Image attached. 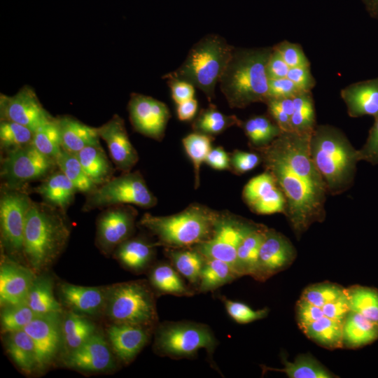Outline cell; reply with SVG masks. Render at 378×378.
Listing matches in <instances>:
<instances>
[{"label":"cell","mask_w":378,"mask_h":378,"mask_svg":"<svg viewBox=\"0 0 378 378\" xmlns=\"http://www.w3.org/2000/svg\"><path fill=\"white\" fill-rule=\"evenodd\" d=\"M238 278L232 267L227 262L216 258H206L197 292H213Z\"/></svg>","instance_id":"8d00e7d4"},{"label":"cell","mask_w":378,"mask_h":378,"mask_svg":"<svg viewBox=\"0 0 378 378\" xmlns=\"http://www.w3.org/2000/svg\"><path fill=\"white\" fill-rule=\"evenodd\" d=\"M4 344L10 358L26 374L38 370L34 342L24 330L5 333Z\"/></svg>","instance_id":"4dcf8cb0"},{"label":"cell","mask_w":378,"mask_h":378,"mask_svg":"<svg viewBox=\"0 0 378 378\" xmlns=\"http://www.w3.org/2000/svg\"><path fill=\"white\" fill-rule=\"evenodd\" d=\"M234 49L223 36L209 34L192 46L180 66L162 78L187 81L200 89L211 102Z\"/></svg>","instance_id":"8992f818"},{"label":"cell","mask_w":378,"mask_h":378,"mask_svg":"<svg viewBox=\"0 0 378 378\" xmlns=\"http://www.w3.org/2000/svg\"><path fill=\"white\" fill-rule=\"evenodd\" d=\"M369 14L378 19V0H362Z\"/></svg>","instance_id":"e7e4bbea"},{"label":"cell","mask_w":378,"mask_h":378,"mask_svg":"<svg viewBox=\"0 0 378 378\" xmlns=\"http://www.w3.org/2000/svg\"><path fill=\"white\" fill-rule=\"evenodd\" d=\"M205 162L214 169H230V155L223 147L219 146L211 148Z\"/></svg>","instance_id":"6125c7cd"},{"label":"cell","mask_w":378,"mask_h":378,"mask_svg":"<svg viewBox=\"0 0 378 378\" xmlns=\"http://www.w3.org/2000/svg\"><path fill=\"white\" fill-rule=\"evenodd\" d=\"M66 212L45 202L32 201L25 223L23 256L36 273L59 258L70 237Z\"/></svg>","instance_id":"7a4b0ae2"},{"label":"cell","mask_w":378,"mask_h":378,"mask_svg":"<svg viewBox=\"0 0 378 378\" xmlns=\"http://www.w3.org/2000/svg\"><path fill=\"white\" fill-rule=\"evenodd\" d=\"M43 202L66 212L77 191L73 183L60 171H55L34 188Z\"/></svg>","instance_id":"83f0119b"},{"label":"cell","mask_w":378,"mask_h":378,"mask_svg":"<svg viewBox=\"0 0 378 378\" xmlns=\"http://www.w3.org/2000/svg\"><path fill=\"white\" fill-rule=\"evenodd\" d=\"M267 228L260 224L244 239L239 246L234 266L239 277L252 275Z\"/></svg>","instance_id":"d6a6232c"},{"label":"cell","mask_w":378,"mask_h":378,"mask_svg":"<svg viewBox=\"0 0 378 378\" xmlns=\"http://www.w3.org/2000/svg\"><path fill=\"white\" fill-rule=\"evenodd\" d=\"M343 322L342 320L324 316L309 324L302 331L317 344L328 349H336L343 347Z\"/></svg>","instance_id":"836d02e7"},{"label":"cell","mask_w":378,"mask_h":378,"mask_svg":"<svg viewBox=\"0 0 378 378\" xmlns=\"http://www.w3.org/2000/svg\"><path fill=\"white\" fill-rule=\"evenodd\" d=\"M36 273L3 255L0 267L1 307L26 302Z\"/></svg>","instance_id":"44dd1931"},{"label":"cell","mask_w":378,"mask_h":378,"mask_svg":"<svg viewBox=\"0 0 378 378\" xmlns=\"http://www.w3.org/2000/svg\"><path fill=\"white\" fill-rule=\"evenodd\" d=\"M157 202L141 174L137 171L129 172L111 178L86 194L82 211L88 212L119 204L149 209Z\"/></svg>","instance_id":"9c48e42d"},{"label":"cell","mask_w":378,"mask_h":378,"mask_svg":"<svg viewBox=\"0 0 378 378\" xmlns=\"http://www.w3.org/2000/svg\"><path fill=\"white\" fill-rule=\"evenodd\" d=\"M64 150L76 153L86 146L100 145L97 128L70 115L57 117Z\"/></svg>","instance_id":"4316f807"},{"label":"cell","mask_w":378,"mask_h":378,"mask_svg":"<svg viewBox=\"0 0 378 378\" xmlns=\"http://www.w3.org/2000/svg\"><path fill=\"white\" fill-rule=\"evenodd\" d=\"M95 332L94 324L87 316L70 310L62 318L63 345L67 353L78 348Z\"/></svg>","instance_id":"74e56055"},{"label":"cell","mask_w":378,"mask_h":378,"mask_svg":"<svg viewBox=\"0 0 378 378\" xmlns=\"http://www.w3.org/2000/svg\"><path fill=\"white\" fill-rule=\"evenodd\" d=\"M284 368H272L261 365L263 371H277L285 373L290 378H332L337 377L318 360L309 354H301L293 362L282 356Z\"/></svg>","instance_id":"d590c367"},{"label":"cell","mask_w":378,"mask_h":378,"mask_svg":"<svg viewBox=\"0 0 378 378\" xmlns=\"http://www.w3.org/2000/svg\"><path fill=\"white\" fill-rule=\"evenodd\" d=\"M301 92L288 77L268 80L267 99L293 98Z\"/></svg>","instance_id":"db71d44e"},{"label":"cell","mask_w":378,"mask_h":378,"mask_svg":"<svg viewBox=\"0 0 378 378\" xmlns=\"http://www.w3.org/2000/svg\"><path fill=\"white\" fill-rule=\"evenodd\" d=\"M262 162L260 154L255 152H246L235 150L230 155V169L238 175L246 173Z\"/></svg>","instance_id":"f5cc1de1"},{"label":"cell","mask_w":378,"mask_h":378,"mask_svg":"<svg viewBox=\"0 0 378 378\" xmlns=\"http://www.w3.org/2000/svg\"><path fill=\"white\" fill-rule=\"evenodd\" d=\"M309 151L328 194L340 195L352 186L360 161L358 150L341 130L328 125H316L310 136Z\"/></svg>","instance_id":"277c9868"},{"label":"cell","mask_w":378,"mask_h":378,"mask_svg":"<svg viewBox=\"0 0 378 378\" xmlns=\"http://www.w3.org/2000/svg\"><path fill=\"white\" fill-rule=\"evenodd\" d=\"M26 302L36 314L62 312V307L53 293L52 279L48 275L36 276Z\"/></svg>","instance_id":"e575fe53"},{"label":"cell","mask_w":378,"mask_h":378,"mask_svg":"<svg viewBox=\"0 0 378 378\" xmlns=\"http://www.w3.org/2000/svg\"><path fill=\"white\" fill-rule=\"evenodd\" d=\"M62 313L37 314L24 328L34 342L39 370L53 363L63 344Z\"/></svg>","instance_id":"5bb4252c"},{"label":"cell","mask_w":378,"mask_h":378,"mask_svg":"<svg viewBox=\"0 0 378 378\" xmlns=\"http://www.w3.org/2000/svg\"><path fill=\"white\" fill-rule=\"evenodd\" d=\"M55 161L59 170L73 183L77 191L88 194L98 186L87 175L75 154L62 148Z\"/></svg>","instance_id":"7bdbcfd3"},{"label":"cell","mask_w":378,"mask_h":378,"mask_svg":"<svg viewBox=\"0 0 378 378\" xmlns=\"http://www.w3.org/2000/svg\"><path fill=\"white\" fill-rule=\"evenodd\" d=\"M350 311L358 313L378 323V290L354 285L346 288Z\"/></svg>","instance_id":"60d3db41"},{"label":"cell","mask_w":378,"mask_h":378,"mask_svg":"<svg viewBox=\"0 0 378 378\" xmlns=\"http://www.w3.org/2000/svg\"><path fill=\"white\" fill-rule=\"evenodd\" d=\"M153 350L171 359H193L205 349L210 360L218 345L214 332L206 324L192 321L158 323L153 332Z\"/></svg>","instance_id":"52a82bcc"},{"label":"cell","mask_w":378,"mask_h":378,"mask_svg":"<svg viewBox=\"0 0 378 378\" xmlns=\"http://www.w3.org/2000/svg\"><path fill=\"white\" fill-rule=\"evenodd\" d=\"M158 295L146 280L130 281L108 286L104 313L111 323L155 328L158 324Z\"/></svg>","instance_id":"ba28073f"},{"label":"cell","mask_w":378,"mask_h":378,"mask_svg":"<svg viewBox=\"0 0 378 378\" xmlns=\"http://www.w3.org/2000/svg\"><path fill=\"white\" fill-rule=\"evenodd\" d=\"M267 113L282 132H292L293 98L268 99L265 102Z\"/></svg>","instance_id":"f907efd6"},{"label":"cell","mask_w":378,"mask_h":378,"mask_svg":"<svg viewBox=\"0 0 378 378\" xmlns=\"http://www.w3.org/2000/svg\"><path fill=\"white\" fill-rule=\"evenodd\" d=\"M127 110L130 123L136 132L154 140L163 139L171 117L167 104L148 95L132 93Z\"/></svg>","instance_id":"9a60e30c"},{"label":"cell","mask_w":378,"mask_h":378,"mask_svg":"<svg viewBox=\"0 0 378 378\" xmlns=\"http://www.w3.org/2000/svg\"><path fill=\"white\" fill-rule=\"evenodd\" d=\"M34 132L18 122L1 120L0 145L1 148L8 151L31 144Z\"/></svg>","instance_id":"bcb514c9"},{"label":"cell","mask_w":378,"mask_h":378,"mask_svg":"<svg viewBox=\"0 0 378 378\" xmlns=\"http://www.w3.org/2000/svg\"><path fill=\"white\" fill-rule=\"evenodd\" d=\"M1 167L3 188L21 189L30 181L44 179L55 171L56 161L31 144L6 151Z\"/></svg>","instance_id":"30bf717a"},{"label":"cell","mask_w":378,"mask_h":378,"mask_svg":"<svg viewBox=\"0 0 378 378\" xmlns=\"http://www.w3.org/2000/svg\"><path fill=\"white\" fill-rule=\"evenodd\" d=\"M227 314L237 323L246 324L265 318L269 314V309L255 310L247 304L231 300L225 296H219Z\"/></svg>","instance_id":"681fc988"},{"label":"cell","mask_w":378,"mask_h":378,"mask_svg":"<svg viewBox=\"0 0 378 378\" xmlns=\"http://www.w3.org/2000/svg\"><path fill=\"white\" fill-rule=\"evenodd\" d=\"M74 154L87 175L97 186L113 178V168L101 145L86 146Z\"/></svg>","instance_id":"1f68e13d"},{"label":"cell","mask_w":378,"mask_h":378,"mask_svg":"<svg viewBox=\"0 0 378 378\" xmlns=\"http://www.w3.org/2000/svg\"><path fill=\"white\" fill-rule=\"evenodd\" d=\"M0 114L1 120L18 122L34 132L54 118L43 108L34 89L28 85L12 96L1 94Z\"/></svg>","instance_id":"2e32d148"},{"label":"cell","mask_w":378,"mask_h":378,"mask_svg":"<svg viewBox=\"0 0 378 378\" xmlns=\"http://www.w3.org/2000/svg\"><path fill=\"white\" fill-rule=\"evenodd\" d=\"M108 288L62 283L59 285V295L70 310L85 316H94L104 311Z\"/></svg>","instance_id":"603a6c76"},{"label":"cell","mask_w":378,"mask_h":378,"mask_svg":"<svg viewBox=\"0 0 378 378\" xmlns=\"http://www.w3.org/2000/svg\"><path fill=\"white\" fill-rule=\"evenodd\" d=\"M325 316L344 321L347 314L350 312L346 292L338 298L326 304L322 307Z\"/></svg>","instance_id":"91938a15"},{"label":"cell","mask_w":378,"mask_h":378,"mask_svg":"<svg viewBox=\"0 0 378 378\" xmlns=\"http://www.w3.org/2000/svg\"><path fill=\"white\" fill-rule=\"evenodd\" d=\"M260 225L239 216L220 214L210 239L195 247L206 258L223 260L234 269L239 246Z\"/></svg>","instance_id":"8fae6325"},{"label":"cell","mask_w":378,"mask_h":378,"mask_svg":"<svg viewBox=\"0 0 378 378\" xmlns=\"http://www.w3.org/2000/svg\"><path fill=\"white\" fill-rule=\"evenodd\" d=\"M358 157L360 161L378 164V115L374 117V122L369 131L365 144L358 150Z\"/></svg>","instance_id":"9f6ffc18"},{"label":"cell","mask_w":378,"mask_h":378,"mask_svg":"<svg viewBox=\"0 0 378 378\" xmlns=\"http://www.w3.org/2000/svg\"><path fill=\"white\" fill-rule=\"evenodd\" d=\"M244 202L251 211L260 215L284 214L286 199L274 177L265 171L252 178L242 192Z\"/></svg>","instance_id":"ac0fdd59"},{"label":"cell","mask_w":378,"mask_h":378,"mask_svg":"<svg viewBox=\"0 0 378 378\" xmlns=\"http://www.w3.org/2000/svg\"><path fill=\"white\" fill-rule=\"evenodd\" d=\"M290 68L310 66V62L300 44L282 41L273 46Z\"/></svg>","instance_id":"816d5d0a"},{"label":"cell","mask_w":378,"mask_h":378,"mask_svg":"<svg viewBox=\"0 0 378 378\" xmlns=\"http://www.w3.org/2000/svg\"><path fill=\"white\" fill-rule=\"evenodd\" d=\"M154 330L135 324L111 323L106 333L115 355L122 363L128 365L148 343Z\"/></svg>","instance_id":"7402d4cb"},{"label":"cell","mask_w":378,"mask_h":378,"mask_svg":"<svg viewBox=\"0 0 378 378\" xmlns=\"http://www.w3.org/2000/svg\"><path fill=\"white\" fill-rule=\"evenodd\" d=\"M345 291V288L337 284L322 282L307 286L300 298L321 308L342 295Z\"/></svg>","instance_id":"c3c4849f"},{"label":"cell","mask_w":378,"mask_h":378,"mask_svg":"<svg viewBox=\"0 0 378 378\" xmlns=\"http://www.w3.org/2000/svg\"><path fill=\"white\" fill-rule=\"evenodd\" d=\"M293 100L292 130L298 133L312 134L316 126L312 91L301 92L293 97Z\"/></svg>","instance_id":"b9f144b4"},{"label":"cell","mask_w":378,"mask_h":378,"mask_svg":"<svg viewBox=\"0 0 378 378\" xmlns=\"http://www.w3.org/2000/svg\"><path fill=\"white\" fill-rule=\"evenodd\" d=\"M109 342L95 332L78 348L67 353L65 365L85 372H104L115 368L113 351Z\"/></svg>","instance_id":"d6986e66"},{"label":"cell","mask_w":378,"mask_h":378,"mask_svg":"<svg viewBox=\"0 0 378 378\" xmlns=\"http://www.w3.org/2000/svg\"><path fill=\"white\" fill-rule=\"evenodd\" d=\"M242 121L234 115H226L212 104L202 109L192 123L195 132L209 136L221 134L232 126L241 127Z\"/></svg>","instance_id":"f35d334b"},{"label":"cell","mask_w":378,"mask_h":378,"mask_svg":"<svg viewBox=\"0 0 378 378\" xmlns=\"http://www.w3.org/2000/svg\"><path fill=\"white\" fill-rule=\"evenodd\" d=\"M97 128L100 139L106 144L115 168L122 173L131 172L138 162L139 155L130 140L123 118L114 114Z\"/></svg>","instance_id":"ffe728a7"},{"label":"cell","mask_w":378,"mask_h":378,"mask_svg":"<svg viewBox=\"0 0 378 378\" xmlns=\"http://www.w3.org/2000/svg\"><path fill=\"white\" fill-rule=\"evenodd\" d=\"M378 339V323L350 311L343 322L342 344L347 349H358Z\"/></svg>","instance_id":"f1b7e54d"},{"label":"cell","mask_w":378,"mask_h":378,"mask_svg":"<svg viewBox=\"0 0 378 378\" xmlns=\"http://www.w3.org/2000/svg\"><path fill=\"white\" fill-rule=\"evenodd\" d=\"M137 211L130 204H119L104 209L96 223L95 243L105 255L131 237L135 228Z\"/></svg>","instance_id":"4fadbf2b"},{"label":"cell","mask_w":378,"mask_h":378,"mask_svg":"<svg viewBox=\"0 0 378 378\" xmlns=\"http://www.w3.org/2000/svg\"><path fill=\"white\" fill-rule=\"evenodd\" d=\"M311 134L282 132L268 146L254 150L284 195V215L298 239L313 223L326 218L328 192L310 155Z\"/></svg>","instance_id":"6da1fadb"},{"label":"cell","mask_w":378,"mask_h":378,"mask_svg":"<svg viewBox=\"0 0 378 378\" xmlns=\"http://www.w3.org/2000/svg\"><path fill=\"white\" fill-rule=\"evenodd\" d=\"M197 108L198 102L195 98L178 104L176 107L177 117L181 121L191 120L195 116Z\"/></svg>","instance_id":"be15d7a7"},{"label":"cell","mask_w":378,"mask_h":378,"mask_svg":"<svg viewBox=\"0 0 378 378\" xmlns=\"http://www.w3.org/2000/svg\"><path fill=\"white\" fill-rule=\"evenodd\" d=\"M290 67L286 63L281 54L272 47V53L266 65V74L268 79H277L287 76Z\"/></svg>","instance_id":"94428289"},{"label":"cell","mask_w":378,"mask_h":378,"mask_svg":"<svg viewBox=\"0 0 378 378\" xmlns=\"http://www.w3.org/2000/svg\"><path fill=\"white\" fill-rule=\"evenodd\" d=\"M241 127L253 150L268 146L282 132L269 115L251 117L242 122Z\"/></svg>","instance_id":"ab89813d"},{"label":"cell","mask_w":378,"mask_h":378,"mask_svg":"<svg viewBox=\"0 0 378 378\" xmlns=\"http://www.w3.org/2000/svg\"><path fill=\"white\" fill-rule=\"evenodd\" d=\"M213 139L211 136L194 132L182 139L185 150L193 164L195 188L200 186V167L212 148Z\"/></svg>","instance_id":"f6af8a7d"},{"label":"cell","mask_w":378,"mask_h":378,"mask_svg":"<svg viewBox=\"0 0 378 378\" xmlns=\"http://www.w3.org/2000/svg\"><path fill=\"white\" fill-rule=\"evenodd\" d=\"M220 214L205 206L192 204L170 216L146 213L139 225L157 238L158 246L167 248H187L210 239Z\"/></svg>","instance_id":"5b68a950"},{"label":"cell","mask_w":378,"mask_h":378,"mask_svg":"<svg viewBox=\"0 0 378 378\" xmlns=\"http://www.w3.org/2000/svg\"><path fill=\"white\" fill-rule=\"evenodd\" d=\"M31 144L41 153L56 160L62 150L57 118H53L34 132Z\"/></svg>","instance_id":"ee69618b"},{"label":"cell","mask_w":378,"mask_h":378,"mask_svg":"<svg viewBox=\"0 0 378 378\" xmlns=\"http://www.w3.org/2000/svg\"><path fill=\"white\" fill-rule=\"evenodd\" d=\"M296 255L293 244L285 235L267 228L251 276L258 281L264 282L289 267Z\"/></svg>","instance_id":"e0dca14e"},{"label":"cell","mask_w":378,"mask_h":378,"mask_svg":"<svg viewBox=\"0 0 378 378\" xmlns=\"http://www.w3.org/2000/svg\"><path fill=\"white\" fill-rule=\"evenodd\" d=\"M148 281L158 296L192 297L196 293L169 260L154 262L148 270Z\"/></svg>","instance_id":"484cf974"},{"label":"cell","mask_w":378,"mask_h":378,"mask_svg":"<svg viewBox=\"0 0 378 378\" xmlns=\"http://www.w3.org/2000/svg\"><path fill=\"white\" fill-rule=\"evenodd\" d=\"M172 97L176 105L195 98V87L191 83L175 78H166Z\"/></svg>","instance_id":"6f0895ef"},{"label":"cell","mask_w":378,"mask_h":378,"mask_svg":"<svg viewBox=\"0 0 378 378\" xmlns=\"http://www.w3.org/2000/svg\"><path fill=\"white\" fill-rule=\"evenodd\" d=\"M340 95L350 117L378 115V78L352 83Z\"/></svg>","instance_id":"cb8c5ba5"},{"label":"cell","mask_w":378,"mask_h":378,"mask_svg":"<svg viewBox=\"0 0 378 378\" xmlns=\"http://www.w3.org/2000/svg\"><path fill=\"white\" fill-rule=\"evenodd\" d=\"M164 253L174 268L197 292L206 257L195 246L180 248H165Z\"/></svg>","instance_id":"f546056e"},{"label":"cell","mask_w":378,"mask_h":378,"mask_svg":"<svg viewBox=\"0 0 378 378\" xmlns=\"http://www.w3.org/2000/svg\"><path fill=\"white\" fill-rule=\"evenodd\" d=\"M1 327L4 333L24 330L37 315L27 302L1 307Z\"/></svg>","instance_id":"7dc6e473"},{"label":"cell","mask_w":378,"mask_h":378,"mask_svg":"<svg viewBox=\"0 0 378 378\" xmlns=\"http://www.w3.org/2000/svg\"><path fill=\"white\" fill-rule=\"evenodd\" d=\"M31 202L28 194L21 189H1V241L8 255L23 256L25 223Z\"/></svg>","instance_id":"7c38bea8"},{"label":"cell","mask_w":378,"mask_h":378,"mask_svg":"<svg viewBox=\"0 0 378 378\" xmlns=\"http://www.w3.org/2000/svg\"><path fill=\"white\" fill-rule=\"evenodd\" d=\"M156 246V243L144 237H131L121 243L112 255L125 269L139 274L148 271L154 263Z\"/></svg>","instance_id":"d4e9b609"},{"label":"cell","mask_w":378,"mask_h":378,"mask_svg":"<svg viewBox=\"0 0 378 378\" xmlns=\"http://www.w3.org/2000/svg\"><path fill=\"white\" fill-rule=\"evenodd\" d=\"M295 314L297 323L301 330L313 321L324 316L321 307L301 298L296 302Z\"/></svg>","instance_id":"11a10c76"},{"label":"cell","mask_w":378,"mask_h":378,"mask_svg":"<svg viewBox=\"0 0 378 378\" xmlns=\"http://www.w3.org/2000/svg\"><path fill=\"white\" fill-rule=\"evenodd\" d=\"M272 47L234 48L220 78V88L230 107L244 108L265 103L268 96L266 65Z\"/></svg>","instance_id":"3957f363"},{"label":"cell","mask_w":378,"mask_h":378,"mask_svg":"<svg viewBox=\"0 0 378 378\" xmlns=\"http://www.w3.org/2000/svg\"><path fill=\"white\" fill-rule=\"evenodd\" d=\"M286 77L302 92L312 91L316 85L310 66L290 68Z\"/></svg>","instance_id":"680465c9"}]
</instances>
